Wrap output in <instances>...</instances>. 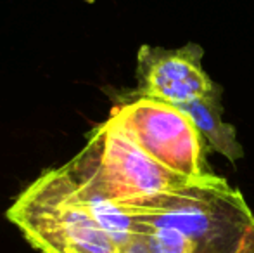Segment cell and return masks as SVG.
<instances>
[{
	"instance_id": "6da1fadb",
	"label": "cell",
	"mask_w": 254,
	"mask_h": 253,
	"mask_svg": "<svg viewBox=\"0 0 254 253\" xmlns=\"http://www.w3.org/2000/svg\"><path fill=\"white\" fill-rule=\"evenodd\" d=\"M118 205L137 222L177 231L199 253H235L254 222L241 191L218 175Z\"/></svg>"
},
{
	"instance_id": "7a4b0ae2",
	"label": "cell",
	"mask_w": 254,
	"mask_h": 253,
	"mask_svg": "<svg viewBox=\"0 0 254 253\" xmlns=\"http://www.w3.org/2000/svg\"><path fill=\"white\" fill-rule=\"evenodd\" d=\"M7 217L40 253H120L64 167L35 180L14 201Z\"/></svg>"
},
{
	"instance_id": "3957f363",
	"label": "cell",
	"mask_w": 254,
	"mask_h": 253,
	"mask_svg": "<svg viewBox=\"0 0 254 253\" xmlns=\"http://www.w3.org/2000/svg\"><path fill=\"white\" fill-rule=\"evenodd\" d=\"M64 169L83 192L111 201H130L189 182L152 160L116 122L107 118Z\"/></svg>"
},
{
	"instance_id": "277c9868",
	"label": "cell",
	"mask_w": 254,
	"mask_h": 253,
	"mask_svg": "<svg viewBox=\"0 0 254 253\" xmlns=\"http://www.w3.org/2000/svg\"><path fill=\"white\" fill-rule=\"evenodd\" d=\"M109 118L164 169L187 179L216 175L206 163L202 135L178 106L137 95L113 108Z\"/></svg>"
},
{
	"instance_id": "5b68a950",
	"label": "cell",
	"mask_w": 254,
	"mask_h": 253,
	"mask_svg": "<svg viewBox=\"0 0 254 253\" xmlns=\"http://www.w3.org/2000/svg\"><path fill=\"white\" fill-rule=\"evenodd\" d=\"M204 51L199 44L178 49L142 45L137 58V95L175 106L197 101L216 88L202 68Z\"/></svg>"
},
{
	"instance_id": "8992f818",
	"label": "cell",
	"mask_w": 254,
	"mask_h": 253,
	"mask_svg": "<svg viewBox=\"0 0 254 253\" xmlns=\"http://www.w3.org/2000/svg\"><path fill=\"white\" fill-rule=\"evenodd\" d=\"M184 109L192 122L195 123L204 142L218 155L225 156L230 163L244 158V149L237 139L235 128L223 120V104H221V87L216 85L209 95L197 101L178 106Z\"/></svg>"
},
{
	"instance_id": "52a82bcc",
	"label": "cell",
	"mask_w": 254,
	"mask_h": 253,
	"mask_svg": "<svg viewBox=\"0 0 254 253\" xmlns=\"http://www.w3.org/2000/svg\"><path fill=\"white\" fill-rule=\"evenodd\" d=\"M235 253H254V222L249 226V229L246 231L244 238H242L241 245H239Z\"/></svg>"
}]
</instances>
